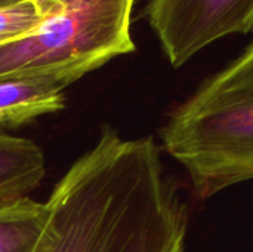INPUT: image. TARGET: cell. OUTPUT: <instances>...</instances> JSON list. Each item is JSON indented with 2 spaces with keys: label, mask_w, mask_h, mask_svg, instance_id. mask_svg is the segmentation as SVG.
I'll return each instance as SVG.
<instances>
[{
  "label": "cell",
  "mask_w": 253,
  "mask_h": 252,
  "mask_svg": "<svg viewBox=\"0 0 253 252\" xmlns=\"http://www.w3.org/2000/svg\"><path fill=\"white\" fill-rule=\"evenodd\" d=\"M153 137L104 131L53 187L47 252H185L187 206Z\"/></svg>",
  "instance_id": "6da1fadb"
},
{
  "label": "cell",
  "mask_w": 253,
  "mask_h": 252,
  "mask_svg": "<svg viewBox=\"0 0 253 252\" xmlns=\"http://www.w3.org/2000/svg\"><path fill=\"white\" fill-rule=\"evenodd\" d=\"M142 16L175 68L224 37L253 33V0H148Z\"/></svg>",
  "instance_id": "277c9868"
},
{
  "label": "cell",
  "mask_w": 253,
  "mask_h": 252,
  "mask_svg": "<svg viewBox=\"0 0 253 252\" xmlns=\"http://www.w3.org/2000/svg\"><path fill=\"white\" fill-rule=\"evenodd\" d=\"M50 16L53 13L33 0H19L0 7V43H10L33 34Z\"/></svg>",
  "instance_id": "ba28073f"
},
{
  "label": "cell",
  "mask_w": 253,
  "mask_h": 252,
  "mask_svg": "<svg viewBox=\"0 0 253 252\" xmlns=\"http://www.w3.org/2000/svg\"><path fill=\"white\" fill-rule=\"evenodd\" d=\"M1 45H6V43H0V46H1Z\"/></svg>",
  "instance_id": "8fae6325"
},
{
  "label": "cell",
  "mask_w": 253,
  "mask_h": 252,
  "mask_svg": "<svg viewBox=\"0 0 253 252\" xmlns=\"http://www.w3.org/2000/svg\"><path fill=\"white\" fill-rule=\"evenodd\" d=\"M16 1H19V0H0V7L7 6V4H13V3H16Z\"/></svg>",
  "instance_id": "30bf717a"
},
{
  "label": "cell",
  "mask_w": 253,
  "mask_h": 252,
  "mask_svg": "<svg viewBox=\"0 0 253 252\" xmlns=\"http://www.w3.org/2000/svg\"><path fill=\"white\" fill-rule=\"evenodd\" d=\"M136 0H70L33 34L0 46V80L50 79L64 86L132 53Z\"/></svg>",
  "instance_id": "3957f363"
},
{
  "label": "cell",
  "mask_w": 253,
  "mask_h": 252,
  "mask_svg": "<svg viewBox=\"0 0 253 252\" xmlns=\"http://www.w3.org/2000/svg\"><path fill=\"white\" fill-rule=\"evenodd\" d=\"M64 88L50 79L0 80V126H18L62 110Z\"/></svg>",
  "instance_id": "8992f818"
},
{
  "label": "cell",
  "mask_w": 253,
  "mask_h": 252,
  "mask_svg": "<svg viewBox=\"0 0 253 252\" xmlns=\"http://www.w3.org/2000/svg\"><path fill=\"white\" fill-rule=\"evenodd\" d=\"M37 4H40L44 10H47L49 13H59L65 9L67 3L70 0H33Z\"/></svg>",
  "instance_id": "9c48e42d"
},
{
  "label": "cell",
  "mask_w": 253,
  "mask_h": 252,
  "mask_svg": "<svg viewBox=\"0 0 253 252\" xmlns=\"http://www.w3.org/2000/svg\"><path fill=\"white\" fill-rule=\"evenodd\" d=\"M44 174L46 159L34 141L0 134V202L25 198Z\"/></svg>",
  "instance_id": "52a82bcc"
},
{
  "label": "cell",
  "mask_w": 253,
  "mask_h": 252,
  "mask_svg": "<svg viewBox=\"0 0 253 252\" xmlns=\"http://www.w3.org/2000/svg\"><path fill=\"white\" fill-rule=\"evenodd\" d=\"M53 239L46 202L28 196L0 202V252H47Z\"/></svg>",
  "instance_id": "5b68a950"
},
{
  "label": "cell",
  "mask_w": 253,
  "mask_h": 252,
  "mask_svg": "<svg viewBox=\"0 0 253 252\" xmlns=\"http://www.w3.org/2000/svg\"><path fill=\"white\" fill-rule=\"evenodd\" d=\"M160 138L200 199L253 180V40L169 113Z\"/></svg>",
  "instance_id": "7a4b0ae2"
}]
</instances>
